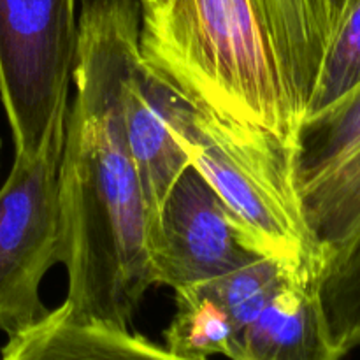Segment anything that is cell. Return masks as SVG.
<instances>
[{
    "label": "cell",
    "instance_id": "6",
    "mask_svg": "<svg viewBox=\"0 0 360 360\" xmlns=\"http://www.w3.org/2000/svg\"><path fill=\"white\" fill-rule=\"evenodd\" d=\"M155 285L172 290L200 285L262 259L218 193L192 167L183 171L148 239Z\"/></svg>",
    "mask_w": 360,
    "mask_h": 360
},
{
    "label": "cell",
    "instance_id": "1",
    "mask_svg": "<svg viewBox=\"0 0 360 360\" xmlns=\"http://www.w3.org/2000/svg\"><path fill=\"white\" fill-rule=\"evenodd\" d=\"M139 0H81L60 162L62 309L77 323L129 330L155 285L146 213L127 143L123 86L139 56Z\"/></svg>",
    "mask_w": 360,
    "mask_h": 360
},
{
    "label": "cell",
    "instance_id": "17",
    "mask_svg": "<svg viewBox=\"0 0 360 360\" xmlns=\"http://www.w3.org/2000/svg\"><path fill=\"white\" fill-rule=\"evenodd\" d=\"M141 9H158V7L164 6L167 0H139Z\"/></svg>",
    "mask_w": 360,
    "mask_h": 360
},
{
    "label": "cell",
    "instance_id": "8",
    "mask_svg": "<svg viewBox=\"0 0 360 360\" xmlns=\"http://www.w3.org/2000/svg\"><path fill=\"white\" fill-rule=\"evenodd\" d=\"M322 266H301L262 311L239 333L232 360H343L327 330L320 276Z\"/></svg>",
    "mask_w": 360,
    "mask_h": 360
},
{
    "label": "cell",
    "instance_id": "5",
    "mask_svg": "<svg viewBox=\"0 0 360 360\" xmlns=\"http://www.w3.org/2000/svg\"><path fill=\"white\" fill-rule=\"evenodd\" d=\"M76 0H0V101L14 157L32 158L69 109Z\"/></svg>",
    "mask_w": 360,
    "mask_h": 360
},
{
    "label": "cell",
    "instance_id": "15",
    "mask_svg": "<svg viewBox=\"0 0 360 360\" xmlns=\"http://www.w3.org/2000/svg\"><path fill=\"white\" fill-rule=\"evenodd\" d=\"M357 86H360V0H348L327 46L315 90L302 120L326 111Z\"/></svg>",
    "mask_w": 360,
    "mask_h": 360
},
{
    "label": "cell",
    "instance_id": "3",
    "mask_svg": "<svg viewBox=\"0 0 360 360\" xmlns=\"http://www.w3.org/2000/svg\"><path fill=\"white\" fill-rule=\"evenodd\" d=\"M171 129L190 165L218 193L255 252L323 266L302 210L294 148L264 130L224 118L172 83Z\"/></svg>",
    "mask_w": 360,
    "mask_h": 360
},
{
    "label": "cell",
    "instance_id": "16",
    "mask_svg": "<svg viewBox=\"0 0 360 360\" xmlns=\"http://www.w3.org/2000/svg\"><path fill=\"white\" fill-rule=\"evenodd\" d=\"M347 6H348V0H326L327 13H329L330 25H333V35H334V32H336L338 23H340V20H341V16H343Z\"/></svg>",
    "mask_w": 360,
    "mask_h": 360
},
{
    "label": "cell",
    "instance_id": "18",
    "mask_svg": "<svg viewBox=\"0 0 360 360\" xmlns=\"http://www.w3.org/2000/svg\"><path fill=\"white\" fill-rule=\"evenodd\" d=\"M0 150H2V141H0Z\"/></svg>",
    "mask_w": 360,
    "mask_h": 360
},
{
    "label": "cell",
    "instance_id": "10",
    "mask_svg": "<svg viewBox=\"0 0 360 360\" xmlns=\"http://www.w3.org/2000/svg\"><path fill=\"white\" fill-rule=\"evenodd\" d=\"M0 360H188L139 334L67 319L62 306L9 338Z\"/></svg>",
    "mask_w": 360,
    "mask_h": 360
},
{
    "label": "cell",
    "instance_id": "13",
    "mask_svg": "<svg viewBox=\"0 0 360 360\" xmlns=\"http://www.w3.org/2000/svg\"><path fill=\"white\" fill-rule=\"evenodd\" d=\"M301 266H309V264H292L287 260L273 259V257H262L224 276L193 285V287L210 295L225 309L234 326L236 334L239 336V333L262 311L264 306L280 290L290 274ZM315 266H322V264H315Z\"/></svg>",
    "mask_w": 360,
    "mask_h": 360
},
{
    "label": "cell",
    "instance_id": "14",
    "mask_svg": "<svg viewBox=\"0 0 360 360\" xmlns=\"http://www.w3.org/2000/svg\"><path fill=\"white\" fill-rule=\"evenodd\" d=\"M319 292L330 341L347 355L360 345V234L323 266Z\"/></svg>",
    "mask_w": 360,
    "mask_h": 360
},
{
    "label": "cell",
    "instance_id": "9",
    "mask_svg": "<svg viewBox=\"0 0 360 360\" xmlns=\"http://www.w3.org/2000/svg\"><path fill=\"white\" fill-rule=\"evenodd\" d=\"M253 4L299 127L333 39L326 0H253Z\"/></svg>",
    "mask_w": 360,
    "mask_h": 360
},
{
    "label": "cell",
    "instance_id": "12",
    "mask_svg": "<svg viewBox=\"0 0 360 360\" xmlns=\"http://www.w3.org/2000/svg\"><path fill=\"white\" fill-rule=\"evenodd\" d=\"M176 315L164 333L165 348L188 360L231 357L236 329L225 309L197 287L176 290Z\"/></svg>",
    "mask_w": 360,
    "mask_h": 360
},
{
    "label": "cell",
    "instance_id": "4",
    "mask_svg": "<svg viewBox=\"0 0 360 360\" xmlns=\"http://www.w3.org/2000/svg\"><path fill=\"white\" fill-rule=\"evenodd\" d=\"M69 109L32 158L14 157L0 188V330L14 338L49 309L41 283L62 255L60 162Z\"/></svg>",
    "mask_w": 360,
    "mask_h": 360
},
{
    "label": "cell",
    "instance_id": "2",
    "mask_svg": "<svg viewBox=\"0 0 360 360\" xmlns=\"http://www.w3.org/2000/svg\"><path fill=\"white\" fill-rule=\"evenodd\" d=\"M141 58L199 104L294 148L297 122L253 0L141 9Z\"/></svg>",
    "mask_w": 360,
    "mask_h": 360
},
{
    "label": "cell",
    "instance_id": "7",
    "mask_svg": "<svg viewBox=\"0 0 360 360\" xmlns=\"http://www.w3.org/2000/svg\"><path fill=\"white\" fill-rule=\"evenodd\" d=\"M123 118L150 239L162 206L190 158L171 129V83L141 58V51L123 86Z\"/></svg>",
    "mask_w": 360,
    "mask_h": 360
},
{
    "label": "cell",
    "instance_id": "11",
    "mask_svg": "<svg viewBox=\"0 0 360 360\" xmlns=\"http://www.w3.org/2000/svg\"><path fill=\"white\" fill-rule=\"evenodd\" d=\"M360 146V86L326 111L304 118L295 130L297 190L322 178Z\"/></svg>",
    "mask_w": 360,
    "mask_h": 360
}]
</instances>
